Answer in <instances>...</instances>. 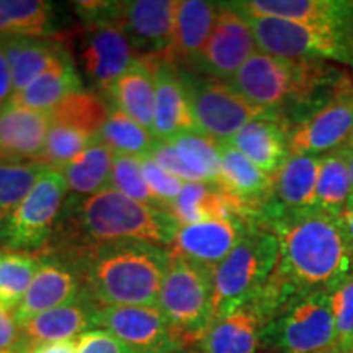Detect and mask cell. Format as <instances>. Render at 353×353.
<instances>
[{
  "label": "cell",
  "mask_w": 353,
  "mask_h": 353,
  "mask_svg": "<svg viewBox=\"0 0 353 353\" xmlns=\"http://www.w3.org/2000/svg\"><path fill=\"white\" fill-rule=\"evenodd\" d=\"M268 226L280 242L275 272L259 303L268 319L286 301L332 291L353 268V252L337 216L311 208L286 213Z\"/></svg>",
  "instance_id": "1"
},
{
  "label": "cell",
  "mask_w": 353,
  "mask_h": 353,
  "mask_svg": "<svg viewBox=\"0 0 353 353\" xmlns=\"http://www.w3.org/2000/svg\"><path fill=\"white\" fill-rule=\"evenodd\" d=\"M81 283L99 304L157 306L170 265V249L145 242L83 245L68 252Z\"/></svg>",
  "instance_id": "2"
},
{
  "label": "cell",
  "mask_w": 353,
  "mask_h": 353,
  "mask_svg": "<svg viewBox=\"0 0 353 353\" xmlns=\"http://www.w3.org/2000/svg\"><path fill=\"white\" fill-rule=\"evenodd\" d=\"M79 242L83 245L145 242L170 249L179 223L165 210L154 208L123 195L112 187L83 198L76 213Z\"/></svg>",
  "instance_id": "3"
},
{
  "label": "cell",
  "mask_w": 353,
  "mask_h": 353,
  "mask_svg": "<svg viewBox=\"0 0 353 353\" xmlns=\"http://www.w3.org/2000/svg\"><path fill=\"white\" fill-rule=\"evenodd\" d=\"M278 255L276 234L263 223L249 221L239 244L213 270L214 321L257 301L275 272Z\"/></svg>",
  "instance_id": "4"
},
{
  "label": "cell",
  "mask_w": 353,
  "mask_h": 353,
  "mask_svg": "<svg viewBox=\"0 0 353 353\" xmlns=\"http://www.w3.org/2000/svg\"><path fill=\"white\" fill-rule=\"evenodd\" d=\"M159 309L183 345L205 341L214 321L213 272L172 254Z\"/></svg>",
  "instance_id": "5"
},
{
  "label": "cell",
  "mask_w": 353,
  "mask_h": 353,
  "mask_svg": "<svg viewBox=\"0 0 353 353\" xmlns=\"http://www.w3.org/2000/svg\"><path fill=\"white\" fill-rule=\"evenodd\" d=\"M262 341L280 353H335L337 332L330 291L286 301L265 324Z\"/></svg>",
  "instance_id": "6"
},
{
  "label": "cell",
  "mask_w": 353,
  "mask_h": 353,
  "mask_svg": "<svg viewBox=\"0 0 353 353\" xmlns=\"http://www.w3.org/2000/svg\"><path fill=\"white\" fill-rule=\"evenodd\" d=\"M182 74L196 130L218 143L229 141L252 121L268 118L283 121L275 112L249 103L228 82L193 72Z\"/></svg>",
  "instance_id": "7"
},
{
  "label": "cell",
  "mask_w": 353,
  "mask_h": 353,
  "mask_svg": "<svg viewBox=\"0 0 353 353\" xmlns=\"http://www.w3.org/2000/svg\"><path fill=\"white\" fill-rule=\"evenodd\" d=\"M68 190L63 172L48 167L32 192L0 226V245L19 252L43 250L54 234Z\"/></svg>",
  "instance_id": "8"
},
{
  "label": "cell",
  "mask_w": 353,
  "mask_h": 353,
  "mask_svg": "<svg viewBox=\"0 0 353 353\" xmlns=\"http://www.w3.org/2000/svg\"><path fill=\"white\" fill-rule=\"evenodd\" d=\"M94 325L108 330L134 353H179L185 347L157 306L97 307Z\"/></svg>",
  "instance_id": "9"
},
{
  "label": "cell",
  "mask_w": 353,
  "mask_h": 353,
  "mask_svg": "<svg viewBox=\"0 0 353 353\" xmlns=\"http://www.w3.org/2000/svg\"><path fill=\"white\" fill-rule=\"evenodd\" d=\"M176 7L175 0L120 2L117 20L138 59L167 61L174 44Z\"/></svg>",
  "instance_id": "10"
},
{
  "label": "cell",
  "mask_w": 353,
  "mask_h": 353,
  "mask_svg": "<svg viewBox=\"0 0 353 353\" xmlns=\"http://www.w3.org/2000/svg\"><path fill=\"white\" fill-rule=\"evenodd\" d=\"M136 59L138 57L117 17L83 25L81 39L82 68L92 85L103 94H108L113 83Z\"/></svg>",
  "instance_id": "11"
},
{
  "label": "cell",
  "mask_w": 353,
  "mask_h": 353,
  "mask_svg": "<svg viewBox=\"0 0 353 353\" xmlns=\"http://www.w3.org/2000/svg\"><path fill=\"white\" fill-rule=\"evenodd\" d=\"M259 52L249 21L231 2L219 3L216 25L195 70L206 77L228 82L247 61Z\"/></svg>",
  "instance_id": "12"
},
{
  "label": "cell",
  "mask_w": 353,
  "mask_h": 353,
  "mask_svg": "<svg viewBox=\"0 0 353 353\" xmlns=\"http://www.w3.org/2000/svg\"><path fill=\"white\" fill-rule=\"evenodd\" d=\"M353 132V83L290 130V151L322 157L345 148Z\"/></svg>",
  "instance_id": "13"
},
{
  "label": "cell",
  "mask_w": 353,
  "mask_h": 353,
  "mask_svg": "<svg viewBox=\"0 0 353 353\" xmlns=\"http://www.w3.org/2000/svg\"><path fill=\"white\" fill-rule=\"evenodd\" d=\"M249 221L224 218L179 226L170 252L213 272L244 236Z\"/></svg>",
  "instance_id": "14"
},
{
  "label": "cell",
  "mask_w": 353,
  "mask_h": 353,
  "mask_svg": "<svg viewBox=\"0 0 353 353\" xmlns=\"http://www.w3.org/2000/svg\"><path fill=\"white\" fill-rule=\"evenodd\" d=\"M219 148L221 174L216 185L239 203L247 221L260 223L273 195V176L265 174L226 141L219 143Z\"/></svg>",
  "instance_id": "15"
},
{
  "label": "cell",
  "mask_w": 353,
  "mask_h": 353,
  "mask_svg": "<svg viewBox=\"0 0 353 353\" xmlns=\"http://www.w3.org/2000/svg\"><path fill=\"white\" fill-rule=\"evenodd\" d=\"M321 157L291 154L273 175V195L260 223L267 224L286 213L316 208V188Z\"/></svg>",
  "instance_id": "16"
},
{
  "label": "cell",
  "mask_w": 353,
  "mask_h": 353,
  "mask_svg": "<svg viewBox=\"0 0 353 353\" xmlns=\"http://www.w3.org/2000/svg\"><path fill=\"white\" fill-rule=\"evenodd\" d=\"M152 68L156 85L154 136L159 141H170L182 132L198 131L182 70L165 59L152 61Z\"/></svg>",
  "instance_id": "17"
},
{
  "label": "cell",
  "mask_w": 353,
  "mask_h": 353,
  "mask_svg": "<svg viewBox=\"0 0 353 353\" xmlns=\"http://www.w3.org/2000/svg\"><path fill=\"white\" fill-rule=\"evenodd\" d=\"M50 128V113L8 103L0 110V162L37 161Z\"/></svg>",
  "instance_id": "18"
},
{
  "label": "cell",
  "mask_w": 353,
  "mask_h": 353,
  "mask_svg": "<svg viewBox=\"0 0 353 353\" xmlns=\"http://www.w3.org/2000/svg\"><path fill=\"white\" fill-rule=\"evenodd\" d=\"M219 13V3L203 2V0H180L175 15L174 44L167 61L195 69L201 52L205 51L216 19Z\"/></svg>",
  "instance_id": "19"
},
{
  "label": "cell",
  "mask_w": 353,
  "mask_h": 353,
  "mask_svg": "<svg viewBox=\"0 0 353 353\" xmlns=\"http://www.w3.org/2000/svg\"><path fill=\"white\" fill-rule=\"evenodd\" d=\"M81 285V278L76 270H70L59 262L43 259L41 267L21 303L13 311V316L21 325L41 312L76 303Z\"/></svg>",
  "instance_id": "20"
},
{
  "label": "cell",
  "mask_w": 353,
  "mask_h": 353,
  "mask_svg": "<svg viewBox=\"0 0 353 353\" xmlns=\"http://www.w3.org/2000/svg\"><path fill=\"white\" fill-rule=\"evenodd\" d=\"M226 143L272 176L291 156L290 128L275 118L249 123Z\"/></svg>",
  "instance_id": "21"
},
{
  "label": "cell",
  "mask_w": 353,
  "mask_h": 353,
  "mask_svg": "<svg viewBox=\"0 0 353 353\" xmlns=\"http://www.w3.org/2000/svg\"><path fill=\"white\" fill-rule=\"evenodd\" d=\"M267 324L257 303L216 319L203 341L205 353H255Z\"/></svg>",
  "instance_id": "22"
},
{
  "label": "cell",
  "mask_w": 353,
  "mask_h": 353,
  "mask_svg": "<svg viewBox=\"0 0 353 353\" xmlns=\"http://www.w3.org/2000/svg\"><path fill=\"white\" fill-rule=\"evenodd\" d=\"M0 46L6 52L12 72L13 94L28 87L59 57L68 54L64 44L57 38L6 37L0 38Z\"/></svg>",
  "instance_id": "23"
},
{
  "label": "cell",
  "mask_w": 353,
  "mask_h": 353,
  "mask_svg": "<svg viewBox=\"0 0 353 353\" xmlns=\"http://www.w3.org/2000/svg\"><path fill=\"white\" fill-rule=\"evenodd\" d=\"M114 108L154 134L156 85L152 61L136 59L107 94Z\"/></svg>",
  "instance_id": "24"
},
{
  "label": "cell",
  "mask_w": 353,
  "mask_h": 353,
  "mask_svg": "<svg viewBox=\"0 0 353 353\" xmlns=\"http://www.w3.org/2000/svg\"><path fill=\"white\" fill-rule=\"evenodd\" d=\"M169 213L179 226L224 218L245 219L239 203L216 183L206 182L185 183L180 195L169 206Z\"/></svg>",
  "instance_id": "25"
},
{
  "label": "cell",
  "mask_w": 353,
  "mask_h": 353,
  "mask_svg": "<svg viewBox=\"0 0 353 353\" xmlns=\"http://www.w3.org/2000/svg\"><path fill=\"white\" fill-rule=\"evenodd\" d=\"M81 90V77L69 54H64L44 70L41 76L34 79L28 87L13 94L10 103L48 113L68 97Z\"/></svg>",
  "instance_id": "26"
},
{
  "label": "cell",
  "mask_w": 353,
  "mask_h": 353,
  "mask_svg": "<svg viewBox=\"0 0 353 353\" xmlns=\"http://www.w3.org/2000/svg\"><path fill=\"white\" fill-rule=\"evenodd\" d=\"M28 352L43 343L74 341L85 329L94 327V311H88L79 303L51 309L32 317L20 325Z\"/></svg>",
  "instance_id": "27"
},
{
  "label": "cell",
  "mask_w": 353,
  "mask_h": 353,
  "mask_svg": "<svg viewBox=\"0 0 353 353\" xmlns=\"http://www.w3.org/2000/svg\"><path fill=\"white\" fill-rule=\"evenodd\" d=\"M245 17H270L301 23H335L342 15L343 0H245L231 2Z\"/></svg>",
  "instance_id": "28"
},
{
  "label": "cell",
  "mask_w": 353,
  "mask_h": 353,
  "mask_svg": "<svg viewBox=\"0 0 353 353\" xmlns=\"http://www.w3.org/2000/svg\"><path fill=\"white\" fill-rule=\"evenodd\" d=\"M54 7L44 0H0V38L56 37Z\"/></svg>",
  "instance_id": "29"
},
{
  "label": "cell",
  "mask_w": 353,
  "mask_h": 353,
  "mask_svg": "<svg viewBox=\"0 0 353 353\" xmlns=\"http://www.w3.org/2000/svg\"><path fill=\"white\" fill-rule=\"evenodd\" d=\"M113 156L112 149L101 141H97L82 154H79L74 161L61 169L69 190L92 196L108 188Z\"/></svg>",
  "instance_id": "30"
},
{
  "label": "cell",
  "mask_w": 353,
  "mask_h": 353,
  "mask_svg": "<svg viewBox=\"0 0 353 353\" xmlns=\"http://www.w3.org/2000/svg\"><path fill=\"white\" fill-rule=\"evenodd\" d=\"M352 179L347 154L342 149L321 157L316 188V208L332 216H341L350 200Z\"/></svg>",
  "instance_id": "31"
},
{
  "label": "cell",
  "mask_w": 353,
  "mask_h": 353,
  "mask_svg": "<svg viewBox=\"0 0 353 353\" xmlns=\"http://www.w3.org/2000/svg\"><path fill=\"white\" fill-rule=\"evenodd\" d=\"M43 263L32 252L0 250V306L15 311Z\"/></svg>",
  "instance_id": "32"
},
{
  "label": "cell",
  "mask_w": 353,
  "mask_h": 353,
  "mask_svg": "<svg viewBox=\"0 0 353 353\" xmlns=\"http://www.w3.org/2000/svg\"><path fill=\"white\" fill-rule=\"evenodd\" d=\"M110 112L112 110L100 95L81 90L68 97L48 113H50L51 125L76 128L99 138V132L108 120Z\"/></svg>",
  "instance_id": "33"
},
{
  "label": "cell",
  "mask_w": 353,
  "mask_h": 353,
  "mask_svg": "<svg viewBox=\"0 0 353 353\" xmlns=\"http://www.w3.org/2000/svg\"><path fill=\"white\" fill-rule=\"evenodd\" d=\"M99 141L107 144L117 156L145 157L159 139L151 131L131 120L128 114L114 108L101 126Z\"/></svg>",
  "instance_id": "34"
},
{
  "label": "cell",
  "mask_w": 353,
  "mask_h": 353,
  "mask_svg": "<svg viewBox=\"0 0 353 353\" xmlns=\"http://www.w3.org/2000/svg\"><path fill=\"white\" fill-rule=\"evenodd\" d=\"M183 164L196 175L198 182L216 183L221 174V148L218 141L200 131H188L170 139Z\"/></svg>",
  "instance_id": "35"
},
{
  "label": "cell",
  "mask_w": 353,
  "mask_h": 353,
  "mask_svg": "<svg viewBox=\"0 0 353 353\" xmlns=\"http://www.w3.org/2000/svg\"><path fill=\"white\" fill-rule=\"evenodd\" d=\"M48 167L39 162H0V226L32 192Z\"/></svg>",
  "instance_id": "36"
},
{
  "label": "cell",
  "mask_w": 353,
  "mask_h": 353,
  "mask_svg": "<svg viewBox=\"0 0 353 353\" xmlns=\"http://www.w3.org/2000/svg\"><path fill=\"white\" fill-rule=\"evenodd\" d=\"M97 141L99 138L76 128L51 125L41 152L34 162L61 170Z\"/></svg>",
  "instance_id": "37"
},
{
  "label": "cell",
  "mask_w": 353,
  "mask_h": 353,
  "mask_svg": "<svg viewBox=\"0 0 353 353\" xmlns=\"http://www.w3.org/2000/svg\"><path fill=\"white\" fill-rule=\"evenodd\" d=\"M110 187L118 190L123 195L132 198V200L164 210L144 182L143 172H141V157L117 156L114 154L112 174H110Z\"/></svg>",
  "instance_id": "38"
},
{
  "label": "cell",
  "mask_w": 353,
  "mask_h": 353,
  "mask_svg": "<svg viewBox=\"0 0 353 353\" xmlns=\"http://www.w3.org/2000/svg\"><path fill=\"white\" fill-rule=\"evenodd\" d=\"M335 332H337V350L335 353L353 352V268L347 276L339 281L330 291Z\"/></svg>",
  "instance_id": "39"
},
{
  "label": "cell",
  "mask_w": 353,
  "mask_h": 353,
  "mask_svg": "<svg viewBox=\"0 0 353 353\" xmlns=\"http://www.w3.org/2000/svg\"><path fill=\"white\" fill-rule=\"evenodd\" d=\"M141 172H143L144 182L151 190L154 198L169 213V206L180 195L185 182L169 174V172H165L164 169H161L149 157H141Z\"/></svg>",
  "instance_id": "40"
},
{
  "label": "cell",
  "mask_w": 353,
  "mask_h": 353,
  "mask_svg": "<svg viewBox=\"0 0 353 353\" xmlns=\"http://www.w3.org/2000/svg\"><path fill=\"white\" fill-rule=\"evenodd\" d=\"M145 157H149L151 161L156 162L161 169L169 172V174L176 176V179H180L185 183L198 182L196 175L183 164V161L180 159L179 152H176V149L170 141H157L151 149V152Z\"/></svg>",
  "instance_id": "41"
},
{
  "label": "cell",
  "mask_w": 353,
  "mask_h": 353,
  "mask_svg": "<svg viewBox=\"0 0 353 353\" xmlns=\"http://www.w3.org/2000/svg\"><path fill=\"white\" fill-rule=\"evenodd\" d=\"M77 353H134L126 343L108 330L95 329L83 332L77 341Z\"/></svg>",
  "instance_id": "42"
},
{
  "label": "cell",
  "mask_w": 353,
  "mask_h": 353,
  "mask_svg": "<svg viewBox=\"0 0 353 353\" xmlns=\"http://www.w3.org/2000/svg\"><path fill=\"white\" fill-rule=\"evenodd\" d=\"M0 350L28 353L21 327L13 316V311L2 306H0Z\"/></svg>",
  "instance_id": "43"
},
{
  "label": "cell",
  "mask_w": 353,
  "mask_h": 353,
  "mask_svg": "<svg viewBox=\"0 0 353 353\" xmlns=\"http://www.w3.org/2000/svg\"><path fill=\"white\" fill-rule=\"evenodd\" d=\"M12 97H13L12 72H10V68H8L6 52H3L2 46H0V110L10 103Z\"/></svg>",
  "instance_id": "44"
},
{
  "label": "cell",
  "mask_w": 353,
  "mask_h": 353,
  "mask_svg": "<svg viewBox=\"0 0 353 353\" xmlns=\"http://www.w3.org/2000/svg\"><path fill=\"white\" fill-rule=\"evenodd\" d=\"M28 353H77V342L63 341V342L43 343V345L33 347Z\"/></svg>",
  "instance_id": "45"
},
{
  "label": "cell",
  "mask_w": 353,
  "mask_h": 353,
  "mask_svg": "<svg viewBox=\"0 0 353 353\" xmlns=\"http://www.w3.org/2000/svg\"><path fill=\"white\" fill-rule=\"evenodd\" d=\"M339 221H341L343 234H345L348 245H350L353 252V193L350 200H348V203L345 205V208H343L341 216H339Z\"/></svg>",
  "instance_id": "46"
},
{
  "label": "cell",
  "mask_w": 353,
  "mask_h": 353,
  "mask_svg": "<svg viewBox=\"0 0 353 353\" xmlns=\"http://www.w3.org/2000/svg\"><path fill=\"white\" fill-rule=\"evenodd\" d=\"M343 151H345V154H347L348 169H350V179H352V190H353V149L343 148Z\"/></svg>",
  "instance_id": "47"
},
{
  "label": "cell",
  "mask_w": 353,
  "mask_h": 353,
  "mask_svg": "<svg viewBox=\"0 0 353 353\" xmlns=\"http://www.w3.org/2000/svg\"><path fill=\"white\" fill-rule=\"evenodd\" d=\"M345 148H348V149H353V132H352L350 139H348V143H347V145H345Z\"/></svg>",
  "instance_id": "48"
},
{
  "label": "cell",
  "mask_w": 353,
  "mask_h": 353,
  "mask_svg": "<svg viewBox=\"0 0 353 353\" xmlns=\"http://www.w3.org/2000/svg\"><path fill=\"white\" fill-rule=\"evenodd\" d=\"M0 353H17V352H12V350H0Z\"/></svg>",
  "instance_id": "49"
},
{
  "label": "cell",
  "mask_w": 353,
  "mask_h": 353,
  "mask_svg": "<svg viewBox=\"0 0 353 353\" xmlns=\"http://www.w3.org/2000/svg\"><path fill=\"white\" fill-rule=\"evenodd\" d=\"M352 353H353V352H352Z\"/></svg>",
  "instance_id": "50"
}]
</instances>
